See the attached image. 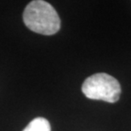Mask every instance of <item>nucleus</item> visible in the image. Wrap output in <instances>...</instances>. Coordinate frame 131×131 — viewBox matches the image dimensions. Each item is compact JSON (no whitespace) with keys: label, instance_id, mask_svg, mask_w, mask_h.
I'll use <instances>...</instances> for the list:
<instances>
[{"label":"nucleus","instance_id":"nucleus-3","mask_svg":"<svg viewBox=\"0 0 131 131\" xmlns=\"http://www.w3.org/2000/svg\"><path fill=\"white\" fill-rule=\"evenodd\" d=\"M23 131H51L50 124L43 117H37L33 119Z\"/></svg>","mask_w":131,"mask_h":131},{"label":"nucleus","instance_id":"nucleus-2","mask_svg":"<svg viewBox=\"0 0 131 131\" xmlns=\"http://www.w3.org/2000/svg\"><path fill=\"white\" fill-rule=\"evenodd\" d=\"M82 91L89 99L114 103L119 100L121 86L112 76L101 72L86 78L82 85Z\"/></svg>","mask_w":131,"mask_h":131},{"label":"nucleus","instance_id":"nucleus-1","mask_svg":"<svg viewBox=\"0 0 131 131\" xmlns=\"http://www.w3.org/2000/svg\"><path fill=\"white\" fill-rule=\"evenodd\" d=\"M23 21L31 31L42 35H53L61 28V19L56 10L43 0L28 4L23 13Z\"/></svg>","mask_w":131,"mask_h":131}]
</instances>
